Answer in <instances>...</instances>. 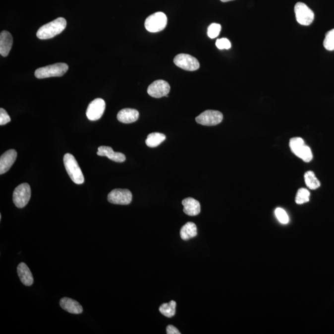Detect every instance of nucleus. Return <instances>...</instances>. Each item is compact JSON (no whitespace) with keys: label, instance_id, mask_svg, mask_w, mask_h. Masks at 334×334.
<instances>
[{"label":"nucleus","instance_id":"1","mask_svg":"<svg viewBox=\"0 0 334 334\" xmlns=\"http://www.w3.org/2000/svg\"><path fill=\"white\" fill-rule=\"evenodd\" d=\"M67 22L63 17H58L54 21L49 22L40 27L37 32V37L39 39L47 40L54 38L61 34L66 28Z\"/></svg>","mask_w":334,"mask_h":334},{"label":"nucleus","instance_id":"2","mask_svg":"<svg viewBox=\"0 0 334 334\" xmlns=\"http://www.w3.org/2000/svg\"><path fill=\"white\" fill-rule=\"evenodd\" d=\"M63 162L67 173L71 180L76 184H83L84 182V177L75 158L72 154L67 153L64 156Z\"/></svg>","mask_w":334,"mask_h":334},{"label":"nucleus","instance_id":"3","mask_svg":"<svg viewBox=\"0 0 334 334\" xmlns=\"http://www.w3.org/2000/svg\"><path fill=\"white\" fill-rule=\"evenodd\" d=\"M68 68V64L64 63L52 64L37 69L35 72V76L38 79L60 77L66 73Z\"/></svg>","mask_w":334,"mask_h":334},{"label":"nucleus","instance_id":"4","mask_svg":"<svg viewBox=\"0 0 334 334\" xmlns=\"http://www.w3.org/2000/svg\"><path fill=\"white\" fill-rule=\"evenodd\" d=\"M289 145L293 153L298 158L302 159L305 163H310L313 160L312 152L308 146L305 145V142L302 138H291Z\"/></svg>","mask_w":334,"mask_h":334},{"label":"nucleus","instance_id":"5","mask_svg":"<svg viewBox=\"0 0 334 334\" xmlns=\"http://www.w3.org/2000/svg\"><path fill=\"white\" fill-rule=\"evenodd\" d=\"M147 31L153 33L163 31L167 25V17L163 12H157L151 15L145 21Z\"/></svg>","mask_w":334,"mask_h":334},{"label":"nucleus","instance_id":"6","mask_svg":"<svg viewBox=\"0 0 334 334\" xmlns=\"http://www.w3.org/2000/svg\"><path fill=\"white\" fill-rule=\"evenodd\" d=\"M31 197V189L29 184L22 183L14 189L12 200L17 208H23L28 204Z\"/></svg>","mask_w":334,"mask_h":334},{"label":"nucleus","instance_id":"7","mask_svg":"<svg viewBox=\"0 0 334 334\" xmlns=\"http://www.w3.org/2000/svg\"><path fill=\"white\" fill-rule=\"evenodd\" d=\"M296 21L303 26H310L315 19V14L307 5L298 2L295 6Z\"/></svg>","mask_w":334,"mask_h":334},{"label":"nucleus","instance_id":"8","mask_svg":"<svg viewBox=\"0 0 334 334\" xmlns=\"http://www.w3.org/2000/svg\"><path fill=\"white\" fill-rule=\"evenodd\" d=\"M223 120V114L216 111H206L196 118L197 123L204 126H216Z\"/></svg>","mask_w":334,"mask_h":334},{"label":"nucleus","instance_id":"9","mask_svg":"<svg viewBox=\"0 0 334 334\" xmlns=\"http://www.w3.org/2000/svg\"><path fill=\"white\" fill-rule=\"evenodd\" d=\"M133 199L131 192L126 189H115L108 195L109 203L118 205H128Z\"/></svg>","mask_w":334,"mask_h":334},{"label":"nucleus","instance_id":"10","mask_svg":"<svg viewBox=\"0 0 334 334\" xmlns=\"http://www.w3.org/2000/svg\"><path fill=\"white\" fill-rule=\"evenodd\" d=\"M173 61L175 65L186 71H196L200 66L198 59L188 54L178 55L174 57Z\"/></svg>","mask_w":334,"mask_h":334},{"label":"nucleus","instance_id":"11","mask_svg":"<svg viewBox=\"0 0 334 334\" xmlns=\"http://www.w3.org/2000/svg\"><path fill=\"white\" fill-rule=\"evenodd\" d=\"M106 102L102 99H96L89 104L86 111L87 118L91 121L98 120L106 110Z\"/></svg>","mask_w":334,"mask_h":334},{"label":"nucleus","instance_id":"12","mask_svg":"<svg viewBox=\"0 0 334 334\" xmlns=\"http://www.w3.org/2000/svg\"><path fill=\"white\" fill-rule=\"evenodd\" d=\"M170 91V86L167 81L158 80L154 81L149 86L148 93L154 98H161L167 96Z\"/></svg>","mask_w":334,"mask_h":334},{"label":"nucleus","instance_id":"13","mask_svg":"<svg viewBox=\"0 0 334 334\" xmlns=\"http://www.w3.org/2000/svg\"><path fill=\"white\" fill-rule=\"evenodd\" d=\"M16 158L17 152L14 149L5 152L0 158V174H4L8 171Z\"/></svg>","mask_w":334,"mask_h":334},{"label":"nucleus","instance_id":"14","mask_svg":"<svg viewBox=\"0 0 334 334\" xmlns=\"http://www.w3.org/2000/svg\"><path fill=\"white\" fill-rule=\"evenodd\" d=\"M97 154L99 156H106L115 163H121L126 161V156L124 154L114 152L109 146H100Z\"/></svg>","mask_w":334,"mask_h":334},{"label":"nucleus","instance_id":"15","mask_svg":"<svg viewBox=\"0 0 334 334\" xmlns=\"http://www.w3.org/2000/svg\"><path fill=\"white\" fill-rule=\"evenodd\" d=\"M59 305L62 309L69 313L79 315L83 312V307L80 304L73 299L68 297L61 298L59 301Z\"/></svg>","mask_w":334,"mask_h":334},{"label":"nucleus","instance_id":"16","mask_svg":"<svg viewBox=\"0 0 334 334\" xmlns=\"http://www.w3.org/2000/svg\"><path fill=\"white\" fill-rule=\"evenodd\" d=\"M183 212L189 216H196L201 213V204L194 198H188L182 201Z\"/></svg>","mask_w":334,"mask_h":334},{"label":"nucleus","instance_id":"17","mask_svg":"<svg viewBox=\"0 0 334 334\" xmlns=\"http://www.w3.org/2000/svg\"><path fill=\"white\" fill-rule=\"evenodd\" d=\"M13 39L9 32L4 31L0 34V54L3 57L8 56L12 48Z\"/></svg>","mask_w":334,"mask_h":334},{"label":"nucleus","instance_id":"18","mask_svg":"<svg viewBox=\"0 0 334 334\" xmlns=\"http://www.w3.org/2000/svg\"><path fill=\"white\" fill-rule=\"evenodd\" d=\"M139 116V111L135 109H124L118 112L117 119L121 123L129 124L138 120Z\"/></svg>","mask_w":334,"mask_h":334},{"label":"nucleus","instance_id":"19","mask_svg":"<svg viewBox=\"0 0 334 334\" xmlns=\"http://www.w3.org/2000/svg\"><path fill=\"white\" fill-rule=\"evenodd\" d=\"M17 271L20 280L24 285L31 286L34 283L33 276L26 264L20 263L17 266Z\"/></svg>","mask_w":334,"mask_h":334},{"label":"nucleus","instance_id":"20","mask_svg":"<svg viewBox=\"0 0 334 334\" xmlns=\"http://www.w3.org/2000/svg\"><path fill=\"white\" fill-rule=\"evenodd\" d=\"M198 235V230L196 224L193 223H186L182 226L180 230V236L182 240H189V239L195 237Z\"/></svg>","mask_w":334,"mask_h":334},{"label":"nucleus","instance_id":"21","mask_svg":"<svg viewBox=\"0 0 334 334\" xmlns=\"http://www.w3.org/2000/svg\"><path fill=\"white\" fill-rule=\"evenodd\" d=\"M166 139L165 134L160 133H153L149 134L146 140V144L149 148H156Z\"/></svg>","mask_w":334,"mask_h":334},{"label":"nucleus","instance_id":"22","mask_svg":"<svg viewBox=\"0 0 334 334\" xmlns=\"http://www.w3.org/2000/svg\"><path fill=\"white\" fill-rule=\"evenodd\" d=\"M176 303L174 301H169L168 303H164L159 308L162 315L167 318H171L175 315Z\"/></svg>","mask_w":334,"mask_h":334},{"label":"nucleus","instance_id":"23","mask_svg":"<svg viewBox=\"0 0 334 334\" xmlns=\"http://www.w3.org/2000/svg\"><path fill=\"white\" fill-rule=\"evenodd\" d=\"M305 183L309 188L315 190V189L320 188L321 186L320 181L316 178L315 174L312 171L306 172L305 176Z\"/></svg>","mask_w":334,"mask_h":334},{"label":"nucleus","instance_id":"24","mask_svg":"<svg viewBox=\"0 0 334 334\" xmlns=\"http://www.w3.org/2000/svg\"><path fill=\"white\" fill-rule=\"evenodd\" d=\"M310 191L305 188H301L299 189L296 194L295 202L298 204H303L308 203L310 201Z\"/></svg>","mask_w":334,"mask_h":334},{"label":"nucleus","instance_id":"25","mask_svg":"<svg viewBox=\"0 0 334 334\" xmlns=\"http://www.w3.org/2000/svg\"><path fill=\"white\" fill-rule=\"evenodd\" d=\"M323 44L328 51H334V29L326 33Z\"/></svg>","mask_w":334,"mask_h":334},{"label":"nucleus","instance_id":"26","mask_svg":"<svg viewBox=\"0 0 334 334\" xmlns=\"http://www.w3.org/2000/svg\"><path fill=\"white\" fill-rule=\"evenodd\" d=\"M221 25L217 23H213L209 26L208 29V35L211 39H214L218 37L221 31Z\"/></svg>","mask_w":334,"mask_h":334},{"label":"nucleus","instance_id":"27","mask_svg":"<svg viewBox=\"0 0 334 334\" xmlns=\"http://www.w3.org/2000/svg\"><path fill=\"white\" fill-rule=\"evenodd\" d=\"M276 218L281 223L286 224L288 223L289 218L287 213L283 209L277 208L275 211Z\"/></svg>","mask_w":334,"mask_h":334},{"label":"nucleus","instance_id":"28","mask_svg":"<svg viewBox=\"0 0 334 334\" xmlns=\"http://www.w3.org/2000/svg\"><path fill=\"white\" fill-rule=\"evenodd\" d=\"M216 45L217 47L220 50L230 49L231 47V42L226 38L217 40Z\"/></svg>","mask_w":334,"mask_h":334},{"label":"nucleus","instance_id":"29","mask_svg":"<svg viewBox=\"0 0 334 334\" xmlns=\"http://www.w3.org/2000/svg\"><path fill=\"white\" fill-rule=\"evenodd\" d=\"M11 121V118L4 109H0V125H4Z\"/></svg>","mask_w":334,"mask_h":334},{"label":"nucleus","instance_id":"30","mask_svg":"<svg viewBox=\"0 0 334 334\" xmlns=\"http://www.w3.org/2000/svg\"><path fill=\"white\" fill-rule=\"evenodd\" d=\"M167 334H180L181 333L174 326L169 325L167 328Z\"/></svg>","mask_w":334,"mask_h":334},{"label":"nucleus","instance_id":"31","mask_svg":"<svg viewBox=\"0 0 334 334\" xmlns=\"http://www.w3.org/2000/svg\"><path fill=\"white\" fill-rule=\"evenodd\" d=\"M222 2H228L230 1H233V0H221Z\"/></svg>","mask_w":334,"mask_h":334}]
</instances>
